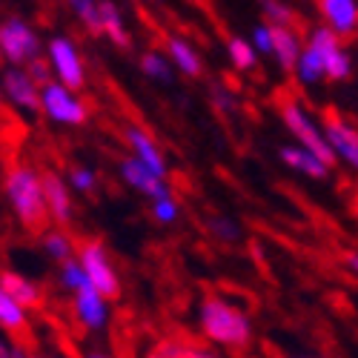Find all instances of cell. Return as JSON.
Segmentation results:
<instances>
[{
  "mask_svg": "<svg viewBox=\"0 0 358 358\" xmlns=\"http://www.w3.org/2000/svg\"><path fill=\"white\" fill-rule=\"evenodd\" d=\"M141 358H181V338H161Z\"/></svg>",
  "mask_w": 358,
  "mask_h": 358,
  "instance_id": "836d02e7",
  "label": "cell"
},
{
  "mask_svg": "<svg viewBox=\"0 0 358 358\" xmlns=\"http://www.w3.org/2000/svg\"><path fill=\"white\" fill-rule=\"evenodd\" d=\"M3 198L15 221L23 229L43 232L49 213H46V195H43V172L29 164V161H15L3 172Z\"/></svg>",
  "mask_w": 358,
  "mask_h": 358,
  "instance_id": "7a4b0ae2",
  "label": "cell"
},
{
  "mask_svg": "<svg viewBox=\"0 0 358 358\" xmlns=\"http://www.w3.org/2000/svg\"><path fill=\"white\" fill-rule=\"evenodd\" d=\"M292 75H295V80L301 83L304 89H315V86H321V83L327 80V69H324L321 55H318L313 46L304 43V52H301V57H298V64H295Z\"/></svg>",
  "mask_w": 358,
  "mask_h": 358,
  "instance_id": "603a6c76",
  "label": "cell"
},
{
  "mask_svg": "<svg viewBox=\"0 0 358 358\" xmlns=\"http://www.w3.org/2000/svg\"><path fill=\"white\" fill-rule=\"evenodd\" d=\"M278 158H281V164L289 169V172H295V175H304V178H313V181H324L327 175H330V164H324L315 152H310V149H304V146H298V143H284L281 149H278Z\"/></svg>",
  "mask_w": 358,
  "mask_h": 358,
  "instance_id": "2e32d148",
  "label": "cell"
},
{
  "mask_svg": "<svg viewBox=\"0 0 358 358\" xmlns=\"http://www.w3.org/2000/svg\"><path fill=\"white\" fill-rule=\"evenodd\" d=\"M26 72L32 75V78H35V83H41V86H46V83H52V80H55L52 66H49V61H46V55H43V57H35V61L26 66Z\"/></svg>",
  "mask_w": 358,
  "mask_h": 358,
  "instance_id": "d590c367",
  "label": "cell"
},
{
  "mask_svg": "<svg viewBox=\"0 0 358 358\" xmlns=\"http://www.w3.org/2000/svg\"><path fill=\"white\" fill-rule=\"evenodd\" d=\"M35 358H61V355H35Z\"/></svg>",
  "mask_w": 358,
  "mask_h": 358,
  "instance_id": "b9f144b4",
  "label": "cell"
},
{
  "mask_svg": "<svg viewBox=\"0 0 358 358\" xmlns=\"http://www.w3.org/2000/svg\"><path fill=\"white\" fill-rule=\"evenodd\" d=\"M206 232L221 244H238L244 238V224L227 213H215V215L206 218Z\"/></svg>",
  "mask_w": 358,
  "mask_h": 358,
  "instance_id": "484cf974",
  "label": "cell"
},
{
  "mask_svg": "<svg viewBox=\"0 0 358 358\" xmlns=\"http://www.w3.org/2000/svg\"><path fill=\"white\" fill-rule=\"evenodd\" d=\"M43 195H46V213L55 227H69L75 218V192L66 184V178L55 169H43Z\"/></svg>",
  "mask_w": 358,
  "mask_h": 358,
  "instance_id": "7c38bea8",
  "label": "cell"
},
{
  "mask_svg": "<svg viewBox=\"0 0 358 358\" xmlns=\"http://www.w3.org/2000/svg\"><path fill=\"white\" fill-rule=\"evenodd\" d=\"M210 98H213V106H215L221 115H235V112H238V95L232 92L229 86L215 83V86L210 89Z\"/></svg>",
  "mask_w": 358,
  "mask_h": 358,
  "instance_id": "d6a6232c",
  "label": "cell"
},
{
  "mask_svg": "<svg viewBox=\"0 0 358 358\" xmlns=\"http://www.w3.org/2000/svg\"><path fill=\"white\" fill-rule=\"evenodd\" d=\"M281 124L287 127V132L292 135V141L298 146H304L310 149V152H315L324 164H336V155H333V149L330 143H327V135H324V124L318 121V117L301 103V101H287L281 106Z\"/></svg>",
  "mask_w": 358,
  "mask_h": 358,
  "instance_id": "277c9868",
  "label": "cell"
},
{
  "mask_svg": "<svg viewBox=\"0 0 358 358\" xmlns=\"http://www.w3.org/2000/svg\"><path fill=\"white\" fill-rule=\"evenodd\" d=\"M261 12L270 26H295V9L287 0H261Z\"/></svg>",
  "mask_w": 358,
  "mask_h": 358,
  "instance_id": "4dcf8cb0",
  "label": "cell"
},
{
  "mask_svg": "<svg viewBox=\"0 0 358 358\" xmlns=\"http://www.w3.org/2000/svg\"><path fill=\"white\" fill-rule=\"evenodd\" d=\"M289 358H327V355H307L304 352V355H289Z\"/></svg>",
  "mask_w": 358,
  "mask_h": 358,
  "instance_id": "60d3db41",
  "label": "cell"
},
{
  "mask_svg": "<svg viewBox=\"0 0 358 358\" xmlns=\"http://www.w3.org/2000/svg\"><path fill=\"white\" fill-rule=\"evenodd\" d=\"M141 72L152 83H172L175 80V66L169 64L166 52H161V49H146L141 55Z\"/></svg>",
  "mask_w": 358,
  "mask_h": 358,
  "instance_id": "cb8c5ba5",
  "label": "cell"
},
{
  "mask_svg": "<svg viewBox=\"0 0 358 358\" xmlns=\"http://www.w3.org/2000/svg\"><path fill=\"white\" fill-rule=\"evenodd\" d=\"M117 175H121V181H124L132 192H138V195H143V198H149V201H155V198L172 192L169 178L155 175L152 169H146V166H143L141 161H135L132 155L121 158V164H117Z\"/></svg>",
  "mask_w": 358,
  "mask_h": 358,
  "instance_id": "5bb4252c",
  "label": "cell"
},
{
  "mask_svg": "<svg viewBox=\"0 0 358 358\" xmlns=\"http://www.w3.org/2000/svg\"><path fill=\"white\" fill-rule=\"evenodd\" d=\"M29 313L26 307H20L15 298L0 287V330H3L6 336H26L29 333Z\"/></svg>",
  "mask_w": 358,
  "mask_h": 358,
  "instance_id": "7402d4cb",
  "label": "cell"
},
{
  "mask_svg": "<svg viewBox=\"0 0 358 358\" xmlns=\"http://www.w3.org/2000/svg\"><path fill=\"white\" fill-rule=\"evenodd\" d=\"M344 266H347V270L358 278V250H352V252H347V255H344Z\"/></svg>",
  "mask_w": 358,
  "mask_h": 358,
  "instance_id": "74e56055",
  "label": "cell"
},
{
  "mask_svg": "<svg viewBox=\"0 0 358 358\" xmlns=\"http://www.w3.org/2000/svg\"><path fill=\"white\" fill-rule=\"evenodd\" d=\"M201 336L221 350H247L255 338L252 315L227 295H206L195 313Z\"/></svg>",
  "mask_w": 358,
  "mask_h": 358,
  "instance_id": "6da1fadb",
  "label": "cell"
},
{
  "mask_svg": "<svg viewBox=\"0 0 358 358\" xmlns=\"http://www.w3.org/2000/svg\"><path fill=\"white\" fill-rule=\"evenodd\" d=\"M0 287H3L15 301L20 307H26L29 313L43 304V287L35 278H29V275H23L17 270H9V266L6 270H0Z\"/></svg>",
  "mask_w": 358,
  "mask_h": 358,
  "instance_id": "e0dca14e",
  "label": "cell"
},
{
  "mask_svg": "<svg viewBox=\"0 0 358 358\" xmlns=\"http://www.w3.org/2000/svg\"><path fill=\"white\" fill-rule=\"evenodd\" d=\"M41 115L52 127L61 129H80L89 124V103L83 101V95L78 89H69L64 83H46L41 89Z\"/></svg>",
  "mask_w": 358,
  "mask_h": 358,
  "instance_id": "3957f363",
  "label": "cell"
},
{
  "mask_svg": "<svg viewBox=\"0 0 358 358\" xmlns=\"http://www.w3.org/2000/svg\"><path fill=\"white\" fill-rule=\"evenodd\" d=\"M304 52V38L295 26H273V61L278 69L292 72Z\"/></svg>",
  "mask_w": 358,
  "mask_h": 358,
  "instance_id": "d6986e66",
  "label": "cell"
},
{
  "mask_svg": "<svg viewBox=\"0 0 358 358\" xmlns=\"http://www.w3.org/2000/svg\"><path fill=\"white\" fill-rule=\"evenodd\" d=\"M250 43L255 46V52H258L261 57H270V61H273V26L266 23V20H261V23L252 26Z\"/></svg>",
  "mask_w": 358,
  "mask_h": 358,
  "instance_id": "1f68e13d",
  "label": "cell"
},
{
  "mask_svg": "<svg viewBox=\"0 0 358 358\" xmlns=\"http://www.w3.org/2000/svg\"><path fill=\"white\" fill-rule=\"evenodd\" d=\"M66 6L89 35H101V0H66Z\"/></svg>",
  "mask_w": 358,
  "mask_h": 358,
  "instance_id": "4316f807",
  "label": "cell"
},
{
  "mask_svg": "<svg viewBox=\"0 0 358 358\" xmlns=\"http://www.w3.org/2000/svg\"><path fill=\"white\" fill-rule=\"evenodd\" d=\"M124 143L129 146V155L135 161H141L146 169H152L161 178H169V161L164 155L161 143L155 141V135L141 124H127L124 127Z\"/></svg>",
  "mask_w": 358,
  "mask_h": 358,
  "instance_id": "8fae6325",
  "label": "cell"
},
{
  "mask_svg": "<svg viewBox=\"0 0 358 358\" xmlns=\"http://www.w3.org/2000/svg\"><path fill=\"white\" fill-rule=\"evenodd\" d=\"M324 135L336 155V164H344L347 169L358 172V127L341 115H330L324 121Z\"/></svg>",
  "mask_w": 358,
  "mask_h": 358,
  "instance_id": "4fadbf2b",
  "label": "cell"
},
{
  "mask_svg": "<svg viewBox=\"0 0 358 358\" xmlns=\"http://www.w3.org/2000/svg\"><path fill=\"white\" fill-rule=\"evenodd\" d=\"M41 83L26 72V66H6L0 72V92H3V103L23 115H38L41 112Z\"/></svg>",
  "mask_w": 358,
  "mask_h": 358,
  "instance_id": "30bf717a",
  "label": "cell"
},
{
  "mask_svg": "<svg viewBox=\"0 0 358 358\" xmlns=\"http://www.w3.org/2000/svg\"><path fill=\"white\" fill-rule=\"evenodd\" d=\"M66 184L72 187V192L78 195H95L98 184H101V178L92 166H86V164H72L69 172H66Z\"/></svg>",
  "mask_w": 358,
  "mask_h": 358,
  "instance_id": "f1b7e54d",
  "label": "cell"
},
{
  "mask_svg": "<svg viewBox=\"0 0 358 358\" xmlns=\"http://www.w3.org/2000/svg\"><path fill=\"white\" fill-rule=\"evenodd\" d=\"M69 313L86 333H106L112 321V301L106 295H101L92 284H86L69 295Z\"/></svg>",
  "mask_w": 358,
  "mask_h": 358,
  "instance_id": "9c48e42d",
  "label": "cell"
},
{
  "mask_svg": "<svg viewBox=\"0 0 358 358\" xmlns=\"http://www.w3.org/2000/svg\"><path fill=\"white\" fill-rule=\"evenodd\" d=\"M0 106H3V92H0Z\"/></svg>",
  "mask_w": 358,
  "mask_h": 358,
  "instance_id": "7bdbcfd3",
  "label": "cell"
},
{
  "mask_svg": "<svg viewBox=\"0 0 358 358\" xmlns=\"http://www.w3.org/2000/svg\"><path fill=\"white\" fill-rule=\"evenodd\" d=\"M12 350H15L12 336H6L3 330H0V358H12Z\"/></svg>",
  "mask_w": 358,
  "mask_h": 358,
  "instance_id": "8d00e7d4",
  "label": "cell"
},
{
  "mask_svg": "<svg viewBox=\"0 0 358 358\" xmlns=\"http://www.w3.org/2000/svg\"><path fill=\"white\" fill-rule=\"evenodd\" d=\"M227 57L235 72H255V66L261 61V55L255 52L250 38H241V35H232L227 41Z\"/></svg>",
  "mask_w": 358,
  "mask_h": 358,
  "instance_id": "d4e9b609",
  "label": "cell"
},
{
  "mask_svg": "<svg viewBox=\"0 0 358 358\" xmlns=\"http://www.w3.org/2000/svg\"><path fill=\"white\" fill-rule=\"evenodd\" d=\"M101 35L115 43L117 49H129L132 46V35L124 17V9L115 3V0H101Z\"/></svg>",
  "mask_w": 358,
  "mask_h": 358,
  "instance_id": "ffe728a7",
  "label": "cell"
},
{
  "mask_svg": "<svg viewBox=\"0 0 358 358\" xmlns=\"http://www.w3.org/2000/svg\"><path fill=\"white\" fill-rule=\"evenodd\" d=\"M83 358H117V355L109 352V350H103V347H92V350L83 352Z\"/></svg>",
  "mask_w": 358,
  "mask_h": 358,
  "instance_id": "f35d334b",
  "label": "cell"
},
{
  "mask_svg": "<svg viewBox=\"0 0 358 358\" xmlns=\"http://www.w3.org/2000/svg\"><path fill=\"white\" fill-rule=\"evenodd\" d=\"M181 358H227V355L218 352V347H203L181 338Z\"/></svg>",
  "mask_w": 358,
  "mask_h": 358,
  "instance_id": "e575fe53",
  "label": "cell"
},
{
  "mask_svg": "<svg viewBox=\"0 0 358 358\" xmlns=\"http://www.w3.org/2000/svg\"><path fill=\"white\" fill-rule=\"evenodd\" d=\"M12 358H35L32 352H29L26 347H20V344H15V350H12Z\"/></svg>",
  "mask_w": 358,
  "mask_h": 358,
  "instance_id": "ab89813d",
  "label": "cell"
},
{
  "mask_svg": "<svg viewBox=\"0 0 358 358\" xmlns=\"http://www.w3.org/2000/svg\"><path fill=\"white\" fill-rule=\"evenodd\" d=\"M78 261L83 266V273L89 278L101 295H106L109 301H115L117 295H121V275H117V266L106 250V244L101 238H86V241L78 244Z\"/></svg>",
  "mask_w": 358,
  "mask_h": 358,
  "instance_id": "8992f818",
  "label": "cell"
},
{
  "mask_svg": "<svg viewBox=\"0 0 358 358\" xmlns=\"http://www.w3.org/2000/svg\"><path fill=\"white\" fill-rule=\"evenodd\" d=\"M41 252L46 255V261L61 266L64 261L78 255V244H75V238L64 227H52V229L41 232Z\"/></svg>",
  "mask_w": 358,
  "mask_h": 358,
  "instance_id": "44dd1931",
  "label": "cell"
},
{
  "mask_svg": "<svg viewBox=\"0 0 358 358\" xmlns=\"http://www.w3.org/2000/svg\"><path fill=\"white\" fill-rule=\"evenodd\" d=\"M0 61H3V52H0Z\"/></svg>",
  "mask_w": 358,
  "mask_h": 358,
  "instance_id": "ee69618b",
  "label": "cell"
},
{
  "mask_svg": "<svg viewBox=\"0 0 358 358\" xmlns=\"http://www.w3.org/2000/svg\"><path fill=\"white\" fill-rule=\"evenodd\" d=\"M318 15L341 41L358 35V0H318Z\"/></svg>",
  "mask_w": 358,
  "mask_h": 358,
  "instance_id": "9a60e30c",
  "label": "cell"
},
{
  "mask_svg": "<svg viewBox=\"0 0 358 358\" xmlns=\"http://www.w3.org/2000/svg\"><path fill=\"white\" fill-rule=\"evenodd\" d=\"M43 49L46 43L26 17L9 15L6 20H0V52L6 66H29L35 57H43Z\"/></svg>",
  "mask_w": 358,
  "mask_h": 358,
  "instance_id": "5b68a950",
  "label": "cell"
},
{
  "mask_svg": "<svg viewBox=\"0 0 358 358\" xmlns=\"http://www.w3.org/2000/svg\"><path fill=\"white\" fill-rule=\"evenodd\" d=\"M164 52L169 57V64L175 66V72H181V75H187L192 80L203 75V57H201V52L195 49L192 41H187L181 35H169Z\"/></svg>",
  "mask_w": 358,
  "mask_h": 358,
  "instance_id": "ac0fdd59",
  "label": "cell"
},
{
  "mask_svg": "<svg viewBox=\"0 0 358 358\" xmlns=\"http://www.w3.org/2000/svg\"><path fill=\"white\" fill-rule=\"evenodd\" d=\"M304 43L313 46V49L321 55L324 69H327V80L341 83V80H347V78L352 75V57H350L344 41H341L336 32H330V29H327L324 23H318V26L310 29L307 38H304Z\"/></svg>",
  "mask_w": 358,
  "mask_h": 358,
  "instance_id": "ba28073f",
  "label": "cell"
},
{
  "mask_svg": "<svg viewBox=\"0 0 358 358\" xmlns=\"http://www.w3.org/2000/svg\"><path fill=\"white\" fill-rule=\"evenodd\" d=\"M86 284H89V278H86V273H83V266H80L78 255L69 258V261H64L61 266H57V287H61L66 295L78 292V289L86 287Z\"/></svg>",
  "mask_w": 358,
  "mask_h": 358,
  "instance_id": "f546056e",
  "label": "cell"
},
{
  "mask_svg": "<svg viewBox=\"0 0 358 358\" xmlns=\"http://www.w3.org/2000/svg\"><path fill=\"white\" fill-rule=\"evenodd\" d=\"M46 61L52 66V75L57 83H64L69 89H80L86 86V61H83V52L80 46L69 38V35H52L46 41Z\"/></svg>",
  "mask_w": 358,
  "mask_h": 358,
  "instance_id": "52a82bcc",
  "label": "cell"
},
{
  "mask_svg": "<svg viewBox=\"0 0 358 358\" xmlns=\"http://www.w3.org/2000/svg\"><path fill=\"white\" fill-rule=\"evenodd\" d=\"M149 213H152V221H155V224L172 227V224L181 221L184 206H181V201L175 198V192H169V195H161V198H155V201H149Z\"/></svg>",
  "mask_w": 358,
  "mask_h": 358,
  "instance_id": "83f0119b",
  "label": "cell"
}]
</instances>
